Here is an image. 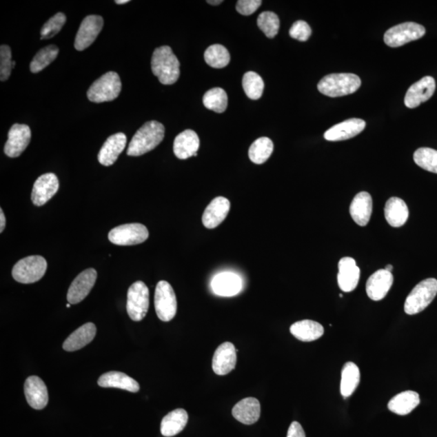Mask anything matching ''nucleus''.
<instances>
[{
    "instance_id": "nucleus-50",
    "label": "nucleus",
    "mask_w": 437,
    "mask_h": 437,
    "mask_svg": "<svg viewBox=\"0 0 437 437\" xmlns=\"http://www.w3.org/2000/svg\"><path fill=\"white\" fill-rule=\"evenodd\" d=\"M70 307H71V304L69 303L67 305V308H70Z\"/></svg>"
},
{
    "instance_id": "nucleus-10",
    "label": "nucleus",
    "mask_w": 437,
    "mask_h": 437,
    "mask_svg": "<svg viewBox=\"0 0 437 437\" xmlns=\"http://www.w3.org/2000/svg\"><path fill=\"white\" fill-rule=\"evenodd\" d=\"M150 232L142 224H127L114 227L109 232L110 243L117 245H134L144 243Z\"/></svg>"
},
{
    "instance_id": "nucleus-1",
    "label": "nucleus",
    "mask_w": 437,
    "mask_h": 437,
    "mask_svg": "<svg viewBox=\"0 0 437 437\" xmlns=\"http://www.w3.org/2000/svg\"><path fill=\"white\" fill-rule=\"evenodd\" d=\"M164 125L150 121L139 128L129 144L128 155L139 156L154 150L165 137Z\"/></svg>"
},
{
    "instance_id": "nucleus-32",
    "label": "nucleus",
    "mask_w": 437,
    "mask_h": 437,
    "mask_svg": "<svg viewBox=\"0 0 437 437\" xmlns=\"http://www.w3.org/2000/svg\"><path fill=\"white\" fill-rule=\"evenodd\" d=\"M188 422V414L184 409H176L163 418L161 425V434L171 437L180 434Z\"/></svg>"
},
{
    "instance_id": "nucleus-21",
    "label": "nucleus",
    "mask_w": 437,
    "mask_h": 437,
    "mask_svg": "<svg viewBox=\"0 0 437 437\" xmlns=\"http://www.w3.org/2000/svg\"><path fill=\"white\" fill-rule=\"evenodd\" d=\"M230 202L225 197L214 199L203 215V224L207 229L212 230L224 221L230 210Z\"/></svg>"
},
{
    "instance_id": "nucleus-12",
    "label": "nucleus",
    "mask_w": 437,
    "mask_h": 437,
    "mask_svg": "<svg viewBox=\"0 0 437 437\" xmlns=\"http://www.w3.org/2000/svg\"><path fill=\"white\" fill-rule=\"evenodd\" d=\"M30 139L31 130L29 125L14 124L8 132L4 153L12 158L20 156L29 145Z\"/></svg>"
},
{
    "instance_id": "nucleus-15",
    "label": "nucleus",
    "mask_w": 437,
    "mask_h": 437,
    "mask_svg": "<svg viewBox=\"0 0 437 437\" xmlns=\"http://www.w3.org/2000/svg\"><path fill=\"white\" fill-rule=\"evenodd\" d=\"M59 188V183L57 175L52 173L41 175L37 179L32 188V203L38 207L43 206L57 193Z\"/></svg>"
},
{
    "instance_id": "nucleus-29",
    "label": "nucleus",
    "mask_w": 437,
    "mask_h": 437,
    "mask_svg": "<svg viewBox=\"0 0 437 437\" xmlns=\"http://www.w3.org/2000/svg\"><path fill=\"white\" fill-rule=\"evenodd\" d=\"M420 403V395L411 390L400 393L390 399L389 410L398 416H407Z\"/></svg>"
},
{
    "instance_id": "nucleus-42",
    "label": "nucleus",
    "mask_w": 437,
    "mask_h": 437,
    "mask_svg": "<svg viewBox=\"0 0 437 437\" xmlns=\"http://www.w3.org/2000/svg\"><path fill=\"white\" fill-rule=\"evenodd\" d=\"M12 60V50L7 45H2L0 48V80L6 81L11 75L13 68Z\"/></svg>"
},
{
    "instance_id": "nucleus-36",
    "label": "nucleus",
    "mask_w": 437,
    "mask_h": 437,
    "mask_svg": "<svg viewBox=\"0 0 437 437\" xmlns=\"http://www.w3.org/2000/svg\"><path fill=\"white\" fill-rule=\"evenodd\" d=\"M230 59L229 50L220 44L209 46L204 53V59L213 68H225L229 65Z\"/></svg>"
},
{
    "instance_id": "nucleus-4",
    "label": "nucleus",
    "mask_w": 437,
    "mask_h": 437,
    "mask_svg": "<svg viewBox=\"0 0 437 437\" xmlns=\"http://www.w3.org/2000/svg\"><path fill=\"white\" fill-rule=\"evenodd\" d=\"M437 294V281L430 278L418 283L407 297L404 310L408 315H415L424 311Z\"/></svg>"
},
{
    "instance_id": "nucleus-3",
    "label": "nucleus",
    "mask_w": 437,
    "mask_h": 437,
    "mask_svg": "<svg viewBox=\"0 0 437 437\" xmlns=\"http://www.w3.org/2000/svg\"><path fill=\"white\" fill-rule=\"evenodd\" d=\"M361 85L360 78L355 74H329L320 81L318 88L321 94L338 97L354 94Z\"/></svg>"
},
{
    "instance_id": "nucleus-9",
    "label": "nucleus",
    "mask_w": 437,
    "mask_h": 437,
    "mask_svg": "<svg viewBox=\"0 0 437 437\" xmlns=\"http://www.w3.org/2000/svg\"><path fill=\"white\" fill-rule=\"evenodd\" d=\"M155 309L157 317L163 322H170L175 317L178 303L173 287L168 282L162 281L157 283L155 292Z\"/></svg>"
},
{
    "instance_id": "nucleus-20",
    "label": "nucleus",
    "mask_w": 437,
    "mask_h": 437,
    "mask_svg": "<svg viewBox=\"0 0 437 437\" xmlns=\"http://www.w3.org/2000/svg\"><path fill=\"white\" fill-rule=\"evenodd\" d=\"M366 123L360 119H351L334 125L324 134L328 141H343L352 139L364 131Z\"/></svg>"
},
{
    "instance_id": "nucleus-8",
    "label": "nucleus",
    "mask_w": 437,
    "mask_h": 437,
    "mask_svg": "<svg viewBox=\"0 0 437 437\" xmlns=\"http://www.w3.org/2000/svg\"><path fill=\"white\" fill-rule=\"evenodd\" d=\"M425 32L424 26L415 22H405L390 28L385 32L384 41L390 48H399L412 41L423 38Z\"/></svg>"
},
{
    "instance_id": "nucleus-19",
    "label": "nucleus",
    "mask_w": 437,
    "mask_h": 437,
    "mask_svg": "<svg viewBox=\"0 0 437 437\" xmlns=\"http://www.w3.org/2000/svg\"><path fill=\"white\" fill-rule=\"evenodd\" d=\"M25 394L29 405L36 410H41L48 404V388L44 381L39 376H32L27 378L25 383Z\"/></svg>"
},
{
    "instance_id": "nucleus-7",
    "label": "nucleus",
    "mask_w": 437,
    "mask_h": 437,
    "mask_svg": "<svg viewBox=\"0 0 437 437\" xmlns=\"http://www.w3.org/2000/svg\"><path fill=\"white\" fill-rule=\"evenodd\" d=\"M150 308V290L145 283L137 281L129 287L127 310L129 317L134 322H139L145 318Z\"/></svg>"
},
{
    "instance_id": "nucleus-14",
    "label": "nucleus",
    "mask_w": 437,
    "mask_h": 437,
    "mask_svg": "<svg viewBox=\"0 0 437 437\" xmlns=\"http://www.w3.org/2000/svg\"><path fill=\"white\" fill-rule=\"evenodd\" d=\"M436 90L434 77H425L414 83L407 92L404 103L410 109H415L429 100Z\"/></svg>"
},
{
    "instance_id": "nucleus-49",
    "label": "nucleus",
    "mask_w": 437,
    "mask_h": 437,
    "mask_svg": "<svg viewBox=\"0 0 437 437\" xmlns=\"http://www.w3.org/2000/svg\"><path fill=\"white\" fill-rule=\"evenodd\" d=\"M393 268H394V267H393L392 265H389H389H387V267H385V270H387V272H392Z\"/></svg>"
},
{
    "instance_id": "nucleus-48",
    "label": "nucleus",
    "mask_w": 437,
    "mask_h": 437,
    "mask_svg": "<svg viewBox=\"0 0 437 437\" xmlns=\"http://www.w3.org/2000/svg\"><path fill=\"white\" fill-rule=\"evenodd\" d=\"M129 3V0H116L115 3L125 4Z\"/></svg>"
},
{
    "instance_id": "nucleus-39",
    "label": "nucleus",
    "mask_w": 437,
    "mask_h": 437,
    "mask_svg": "<svg viewBox=\"0 0 437 437\" xmlns=\"http://www.w3.org/2000/svg\"><path fill=\"white\" fill-rule=\"evenodd\" d=\"M414 161L420 168L437 174V151L430 148H420L414 153Z\"/></svg>"
},
{
    "instance_id": "nucleus-41",
    "label": "nucleus",
    "mask_w": 437,
    "mask_h": 437,
    "mask_svg": "<svg viewBox=\"0 0 437 437\" xmlns=\"http://www.w3.org/2000/svg\"><path fill=\"white\" fill-rule=\"evenodd\" d=\"M66 21L67 17L63 12H59L57 15L51 17L41 30V39H50L58 34L61 31Z\"/></svg>"
},
{
    "instance_id": "nucleus-11",
    "label": "nucleus",
    "mask_w": 437,
    "mask_h": 437,
    "mask_svg": "<svg viewBox=\"0 0 437 437\" xmlns=\"http://www.w3.org/2000/svg\"><path fill=\"white\" fill-rule=\"evenodd\" d=\"M104 26V20L101 16L90 15L83 19L79 29L75 48L79 51L85 50L94 43Z\"/></svg>"
},
{
    "instance_id": "nucleus-43",
    "label": "nucleus",
    "mask_w": 437,
    "mask_h": 437,
    "mask_svg": "<svg viewBox=\"0 0 437 437\" xmlns=\"http://www.w3.org/2000/svg\"><path fill=\"white\" fill-rule=\"evenodd\" d=\"M311 34H312V30H311L310 26L308 25V23L304 21L295 22L289 30L291 38L301 41L308 40Z\"/></svg>"
},
{
    "instance_id": "nucleus-46",
    "label": "nucleus",
    "mask_w": 437,
    "mask_h": 437,
    "mask_svg": "<svg viewBox=\"0 0 437 437\" xmlns=\"http://www.w3.org/2000/svg\"><path fill=\"white\" fill-rule=\"evenodd\" d=\"M0 221H1V223H0V232H3L6 225V218L4 216L3 209H0Z\"/></svg>"
},
{
    "instance_id": "nucleus-28",
    "label": "nucleus",
    "mask_w": 437,
    "mask_h": 437,
    "mask_svg": "<svg viewBox=\"0 0 437 437\" xmlns=\"http://www.w3.org/2000/svg\"><path fill=\"white\" fill-rule=\"evenodd\" d=\"M99 387L103 388H117L132 393H137L139 390V385L136 380H134L127 374L121 372H109L100 376L99 381Z\"/></svg>"
},
{
    "instance_id": "nucleus-25",
    "label": "nucleus",
    "mask_w": 437,
    "mask_h": 437,
    "mask_svg": "<svg viewBox=\"0 0 437 437\" xmlns=\"http://www.w3.org/2000/svg\"><path fill=\"white\" fill-rule=\"evenodd\" d=\"M236 420L246 425L255 424L261 415V405L258 399L247 398L236 403L232 411Z\"/></svg>"
},
{
    "instance_id": "nucleus-22",
    "label": "nucleus",
    "mask_w": 437,
    "mask_h": 437,
    "mask_svg": "<svg viewBox=\"0 0 437 437\" xmlns=\"http://www.w3.org/2000/svg\"><path fill=\"white\" fill-rule=\"evenodd\" d=\"M127 142V136L121 132L114 134L107 139L99 152V161L100 164L104 166L114 165L121 153L125 150Z\"/></svg>"
},
{
    "instance_id": "nucleus-2",
    "label": "nucleus",
    "mask_w": 437,
    "mask_h": 437,
    "mask_svg": "<svg viewBox=\"0 0 437 437\" xmlns=\"http://www.w3.org/2000/svg\"><path fill=\"white\" fill-rule=\"evenodd\" d=\"M152 72L163 85H174L180 77V63L168 45L156 48L152 57Z\"/></svg>"
},
{
    "instance_id": "nucleus-35",
    "label": "nucleus",
    "mask_w": 437,
    "mask_h": 437,
    "mask_svg": "<svg viewBox=\"0 0 437 437\" xmlns=\"http://www.w3.org/2000/svg\"><path fill=\"white\" fill-rule=\"evenodd\" d=\"M203 102L207 109L218 114L224 113L227 106L226 92L221 88H212L204 94Z\"/></svg>"
},
{
    "instance_id": "nucleus-34",
    "label": "nucleus",
    "mask_w": 437,
    "mask_h": 437,
    "mask_svg": "<svg viewBox=\"0 0 437 437\" xmlns=\"http://www.w3.org/2000/svg\"><path fill=\"white\" fill-rule=\"evenodd\" d=\"M274 150L273 142L267 137L256 139L250 146L249 157L254 164L262 165L272 156Z\"/></svg>"
},
{
    "instance_id": "nucleus-33",
    "label": "nucleus",
    "mask_w": 437,
    "mask_h": 437,
    "mask_svg": "<svg viewBox=\"0 0 437 437\" xmlns=\"http://www.w3.org/2000/svg\"><path fill=\"white\" fill-rule=\"evenodd\" d=\"M360 380L358 366L353 362H347L342 369L341 392L344 398L350 397L355 392Z\"/></svg>"
},
{
    "instance_id": "nucleus-31",
    "label": "nucleus",
    "mask_w": 437,
    "mask_h": 437,
    "mask_svg": "<svg viewBox=\"0 0 437 437\" xmlns=\"http://www.w3.org/2000/svg\"><path fill=\"white\" fill-rule=\"evenodd\" d=\"M385 216L390 225L394 227L405 225L408 220L407 205L402 199L390 198L385 206Z\"/></svg>"
},
{
    "instance_id": "nucleus-37",
    "label": "nucleus",
    "mask_w": 437,
    "mask_h": 437,
    "mask_svg": "<svg viewBox=\"0 0 437 437\" xmlns=\"http://www.w3.org/2000/svg\"><path fill=\"white\" fill-rule=\"evenodd\" d=\"M59 50L57 45H50L45 46L36 54L30 63V71L32 73H39L57 58Z\"/></svg>"
},
{
    "instance_id": "nucleus-47",
    "label": "nucleus",
    "mask_w": 437,
    "mask_h": 437,
    "mask_svg": "<svg viewBox=\"0 0 437 437\" xmlns=\"http://www.w3.org/2000/svg\"><path fill=\"white\" fill-rule=\"evenodd\" d=\"M207 3H208L209 4H212V6H218V4H220L221 3H223L222 0H216V1H213V0H208V1H207Z\"/></svg>"
},
{
    "instance_id": "nucleus-45",
    "label": "nucleus",
    "mask_w": 437,
    "mask_h": 437,
    "mask_svg": "<svg viewBox=\"0 0 437 437\" xmlns=\"http://www.w3.org/2000/svg\"><path fill=\"white\" fill-rule=\"evenodd\" d=\"M287 437H306L303 427L298 422H292L288 429Z\"/></svg>"
},
{
    "instance_id": "nucleus-16",
    "label": "nucleus",
    "mask_w": 437,
    "mask_h": 437,
    "mask_svg": "<svg viewBox=\"0 0 437 437\" xmlns=\"http://www.w3.org/2000/svg\"><path fill=\"white\" fill-rule=\"evenodd\" d=\"M236 365V350L234 344L230 342L222 343L217 347L212 360V369L218 376L231 373Z\"/></svg>"
},
{
    "instance_id": "nucleus-30",
    "label": "nucleus",
    "mask_w": 437,
    "mask_h": 437,
    "mask_svg": "<svg viewBox=\"0 0 437 437\" xmlns=\"http://www.w3.org/2000/svg\"><path fill=\"white\" fill-rule=\"evenodd\" d=\"M290 332L302 342H312L322 337L324 328L322 325L312 320H303L292 324Z\"/></svg>"
},
{
    "instance_id": "nucleus-44",
    "label": "nucleus",
    "mask_w": 437,
    "mask_h": 437,
    "mask_svg": "<svg viewBox=\"0 0 437 437\" xmlns=\"http://www.w3.org/2000/svg\"><path fill=\"white\" fill-rule=\"evenodd\" d=\"M262 3L261 0H239L236 3V11L241 15H252L261 6Z\"/></svg>"
},
{
    "instance_id": "nucleus-40",
    "label": "nucleus",
    "mask_w": 437,
    "mask_h": 437,
    "mask_svg": "<svg viewBox=\"0 0 437 437\" xmlns=\"http://www.w3.org/2000/svg\"><path fill=\"white\" fill-rule=\"evenodd\" d=\"M257 24L268 39L275 38L280 30V19L273 12H263L260 14Z\"/></svg>"
},
{
    "instance_id": "nucleus-13",
    "label": "nucleus",
    "mask_w": 437,
    "mask_h": 437,
    "mask_svg": "<svg viewBox=\"0 0 437 437\" xmlns=\"http://www.w3.org/2000/svg\"><path fill=\"white\" fill-rule=\"evenodd\" d=\"M97 277L96 270L90 268L79 275L72 283L68 292V301L71 305L80 303L94 287Z\"/></svg>"
},
{
    "instance_id": "nucleus-24",
    "label": "nucleus",
    "mask_w": 437,
    "mask_h": 437,
    "mask_svg": "<svg viewBox=\"0 0 437 437\" xmlns=\"http://www.w3.org/2000/svg\"><path fill=\"white\" fill-rule=\"evenodd\" d=\"M214 294L221 296H234L243 288L241 278L232 272H223L213 278L211 283Z\"/></svg>"
},
{
    "instance_id": "nucleus-23",
    "label": "nucleus",
    "mask_w": 437,
    "mask_h": 437,
    "mask_svg": "<svg viewBox=\"0 0 437 437\" xmlns=\"http://www.w3.org/2000/svg\"><path fill=\"white\" fill-rule=\"evenodd\" d=\"M200 141L196 132L192 130H185L174 139V152L180 160H187L192 156H197Z\"/></svg>"
},
{
    "instance_id": "nucleus-5",
    "label": "nucleus",
    "mask_w": 437,
    "mask_h": 437,
    "mask_svg": "<svg viewBox=\"0 0 437 437\" xmlns=\"http://www.w3.org/2000/svg\"><path fill=\"white\" fill-rule=\"evenodd\" d=\"M122 91V82L117 73L110 72L97 79L90 86L87 92L88 100L94 103L112 101Z\"/></svg>"
},
{
    "instance_id": "nucleus-38",
    "label": "nucleus",
    "mask_w": 437,
    "mask_h": 437,
    "mask_svg": "<svg viewBox=\"0 0 437 437\" xmlns=\"http://www.w3.org/2000/svg\"><path fill=\"white\" fill-rule=\"evenodd\" d=\"M243 86L245 94L250 99H261L264 90V81L258 74L254 72H246L243 77Z\"/></svg>"
},
{
    "instance_id": "nucleus-18",
    "label": "nucleus",
    "mask_w": 437,
    "mask_h": 437,
    "mask_svg": "<svg viewBox=\"0 0 437 437\" xmlns=\"http://www.w3.org/2000/svg\"><path fill=\"white\" fill-rule=\"evenodd\" d=\"M360 270L356 260L350 257L343 258L338 263V285L344 292L355 290L360 281Z\"/></svg>"
},
{
    "instance_id": "nucleus-26",
    "label": "nucleus",
    "mask_w": 437,
    "mask_h": 437,
    "mask_svg": "<svg viewBox=\"0 0 437 437\" xmlns=\"http://www.w3.org/2000/svg\"><path fill=\"white\" fill-rule=\"evenodd\" d=\"M373 212V199L368 192H362L353 199L350 206V214L358 225L369 224Z\"/></svg>"
},
{
    "instance_id": "nucleus-17",
    "label": "nucleus",
    "mask_w": 437,
    "mask_h": 437,
    "mask_svg": "<svg viewBox=\"0 0 437 437\" xmlns=\"http://www.w3.org/2000/svg\"><path fill=\"white\" fill-rule=\"evenodd\" d=\"M394 283L392 272L380 269L373 274L366 283V292L371 300L378 301L385 298Z\"/></svg>"
},
{
    "instance_id": "nucleus-27",
    "label": "nucleus",
    "mask_w": 437,
    "mask_h": 437,
    "mask_svg": "<svg viewBox=\"0 0 437 437\" xmlns=\"http://www.w3.org/2000/svg\"><path fill=\"white\" fill-rule=\"evenodd\" d=\"M96 333V325L92 323H88L78 328L77 331L70 334L63 343V348L67 352H75L85 347L95 338Z\"/></svg>"
},
{
    "instance_id": "nucleus-6",
    "label": "nucleus",
    "mask_w": 437,
    "mask_h": 437,
    "mask_svg": "<svg viewBox=\"0 0 437 437\" xmlns=\"http://www.w3.org/2000/svg\"><path fill=\"white\" fill-rule=\"evenodd\" d=\"M48 269L46 260L39 255L29 256L17 262L12 269L14 280L21 283H34L41 280Z\"/></svg>"
}]
</instances>
